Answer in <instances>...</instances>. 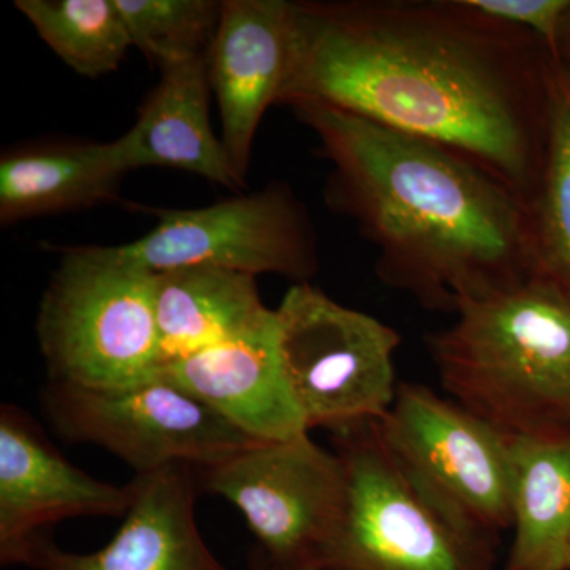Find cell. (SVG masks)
Returning a JSON list of instances; mask_svg holds the SVG:
<instances>
[{
  "label": "cell",
  "mask_w": 570,
  "mask_h": 570,
  "mask_svg": "<svg viewBox=\"0 0 570 570\" xmlns=\"http://www.w3.org/2000/svg\"><path fill=\"white\" fill-rule=\"evenodd\" d=\"M535 40L466 0L294 2L279 104L328 105L456 149L531 200L554 81Z\"/></svg>",
  "instance_id": "cell-1"
},
{
  "label": "cell",
  "mask_w": 570,
  "mask_h": 570,
  "mask_svg": "<svg viewBox=\"0 0 570 570\" xmlns=\"http://www.w3.org/2000/svg\"><path fill=\"white\" fill-rule=\"evenodd\" d=\"M333 165L328 202L379 249L377 275L452 311L535 272L530 200L456 149L328 105H291Z\"/></svg>",
  "instance_id": "cell-2"
},
{
  "label": "cell",
  "mask_w": 570,
  "mask_h": 570,
  "mask_svg": "<svg viewBox=\"0 0 570 570\" xmlns=\"http://www.w3.org/2000/svg\"><path fill=\"white\" fill-rule=\"evenodd\" d=\"M428 347L450 400L508 436L570 430V296L550 277L463 299Z\"/></svg>",
  "instance_id": "cell-3"
},
{
  "label": "cell",
  "mask_w": 570,
  "mask_h": 570,
  "mask_svg": "<svg viewBox=\"0 0 570 570\" xmlns=\"http://www.w3.org/2000/svg\"><path fill=\"white\" fill-rule=\"evenodd\" d=\"M61 253L37 317L48 381L116 389L156 377L154 272L122 246H71Z\"/></svg>",
  "instance_id": "cell-4"
},
{
  "label": "cell",
  "mask_w": 570,
  "mask_h": 570,
  "mask_svg": "<svg viewBox=\"0 0 570 570\" xmlns=\"http://www.w3.org/2000/svg\"><path fill=\"white\" fill-rule=\"evenodd\" d=\"M374 426L401 475L452 527L491 547L512 530L508 434L407 382Z\"/></svg>",
  "instance_id": "cell-5"
},
{
  "label": "cell",
  "mask_w": 570,
  "mask_h": 570,
  "mask_svg": "<svg viewBox=\"0 0 570 570\" xmlns=\"http://www.w3.org/2000/svg\"><path fill=\"white\" fill-rule=\"evenodd\" d=\"M279 351L307 431L377 422L395 403L401 337L379 318L340 305L309 283L276 307Z\"/></svg>",
  "instance_id": "cell-6"
},
{
  "label": "cell",
  "mask_w": 570,
  "mask_h": 570,
  "mask_svg": "<svg viewBox=\"0 0 570 570\" xmlns=\"http://www.w3.org/2000/svg\"><path fill=\"white\" fill-rule=\"evenodd\" d=\"M41 407L59 436L108 450L135 474L208 469L264 442L160 376L116 389L48 381Z\"/></svg>",
  "instance_id": "cell-7"
},
{
  "label": "cell",
  "mask_w": 570,
  "mask_h": 570,
  "mask_svg": "<svg viewBox=\"0 0 570 570\" xmlns=\"http://www.w3.org/2000/svg\"><path fill=\"white\" fill-rule=\"evenodd\" d=\"M348 475L346 517L321 570H498L497 547L426 504L390 460L374 422L333 431Z\"/></svg>",
  "instance_id": "cell-8"
},
{
  "label": "cell",
  "mask_w": 570,
  "mask_h": 570,
  "mask_svg": "<svg viewBox=\"0 0 570 570\" xmlns=\"http://www.w3.org/2000/svg\"><path fill=\"white\" fill-rule=\"evenodd\" d=\"M197 475L239 510L272 564L317 568L346 517V463L309 433L258 442Z\"/></svg>",
  "instance_id": "cell-9"
},
{
  "label": "cell",
  "mask_w": 570,
  "mask_h": 570,
  "mask_svg": "<svg viewBox=\"0 0 570 570\" xmlns=\"http://www.w3.org/2000/svg\"><path fill=\"white\" fill-rule=\"evenodd\" d=\"M154 228L124 253L151 269L209 265L247 275L309 283L317 272L316 235L306 209L285 184L204 208H148Z\"/></svg>",
  "instance_id": "cell-10"
},
{
  "label": "cell",
  "mask_w": 570,
  "mask_h": 570,
  "mask_svg": "<svg viewBox=\"0 0 570 570\" xmlns=\"http://www.w3.org/2000/svg\"><path fill=\"white\" fill-rule=\"evenodd\" d=\"M130 487L94 479L67 461L21 407H0V562L18 566L22 551L59 521L122 519Z\"/></svg>",
  "instance_id": "cell-11"
},
{
  "label": "cell",
  "mask_w": 570,
  "mask_h": 570,
  "mask_svg": "<svg viewBox=\"0 0 570 570\" xmlns=\"http://www.w3.org/2000/svg\"><path fill=\"white\" fill-rule=\"evenodd\" d=\"M197 469L175 464L135 474L130 508L104 549L75 553L40 534L18 566L37 570H232L214 557L198 530Z\"/></svg>",
  "instance_id": "cell-12"
},
{
  "label": "cell",
  "mask_w": 570,
  "mask_h": 570,
  "mask_svg": "<svg viewBox=\"0 0 570 570\" xmlns=\"http://www.w3.org/2000/svg\"><path fill=\"white\" fill-rule=\"evenodd\" d=\"M294 2L224 0L206 55L219 110L220 141L236 181L245 189L255 134L279 104L291 61Z\"/></svg>",
  "instance_id": "cell-13"
},
{
  "label": "cell",
  "mask_w": 570,
  "mask_h": 570,
  "mask_svg": "<svg viewBox=\"0 0 570 570\" xmlns=\"http://www.w3.org/2000/svg\"><path fill=\"white\" fill-rule=\"evenodd\" d=\"M157 376L193 393L258 441L309 433L285 376L276 309L249 332L171 363Z\"/></svg>",
  "instance_id": "cell-14"
},
{
  "label": "cell",
  "mask_w": 570,
  "mask_h": 570,
  "mask_svg": "<svg viewBox=\"0 0 570 570\" xmlns=\"http://www.w3.org/2000/svg\"><path fill=\"white\" fill-rule=\"evenodd\" d=\"M160 77L129 132L118 138L127 170L170 167L242 189L209 119L206 58L160 67Z\"/></svg>",
  "instance_id": "cell-15"
},
{
  "label": "cell",
  "mask_w": 570,
  "mask_h": 570,
  "mask_svg": "<svg viewBox=\"0 0 570 570\" xmlns=\"http://www.w3.org/2000/svg\"><path fill=\"white\" fill-rule=\"evenodd\" d=\"M118 140L41 141L0 157V223L11 225L108 204L124 176Z\"/></svg>",
  "instance_id": "cell-16"
},
{
  "label": "cell",
  "mask_w": 570,
  "mask_h": 570,
  "mask_svg": "<svg viewBox=\"0 0 570 570\" xmlns=\"http://www.w3.org/2000/svg\"><path fill=\"white\" fill-rule=\"evenodd\" d=\"M272 311L247 273L209 265L154 273L159 371L249 332Z\"/></svg>",
  "instance_id": "cell-17"
},
{
  "label": "cell",
  "mask_w": 570,
  "mask_h": 570,
  "mask_svg": "<svg viewBox=\"0 0 570 570\" xmlns=\"http://www.w3.org/2000/svg\"><path fill=\"white\" fill-rule=\"evenodd\" d=\"M512 546L505 570H568L570 430L509 436Z\"/></svg>",
  "instance_id": "cell-18"
},
{
  "label": "cell",
  "mask_w": 570,
  "mask_h": 570,
  "mask_svg": "<svg viewBox=\"0 0 570 570\" xmlns=\"http://www.w3.org/2000/svg\"><path fill=\"white\" fill-rule=\"evenodd\" d=\"M14 6L81 77L94 80L118 70L134 47L115 0H17Z\"/></svg>",
  "instance_id": "cell-19"
},
{
  "label": "cell",
  "mask_w": 570,
  "mask_h": 570,
  "mask_svg": "<svg viewBox=\"0 0 570 570\" xmlns=\"http://www.w3.org/2000/svg\"><path fill=\"white\" fill-rule=\"evenodd\" d=\"M535 272L570 296V85L554 77L546 163L530 200Z\"/></svg>",
  "instance_id": "cell-20"
},
{
  "label": "cell",
  "mask_w": 570,
  "mask_h": 570,
  "mask_svg": "<svg viewBox=\"0 0 570 570\" xmlns=\"http://www.w3.org/2000/svg\"><path fill=\"white\" fill-rule=\"evenodd\" d=\"M135 48L157 67L206 58L219 26L216 0H115Z\"/></svg>",
  "instance_id": "cell-21"
},
{
  "label": "cell",
  "mask_w": 570,
  "mask_h": 570,
  "mask_svg": "<svg viewBox=\"0 0 570 570\" xmlns=\"http://www.w3.org/2000/svg\"><path fill=\"white\" fill-rule=\"evenodd\" d=\"M466 3L485 17L531 32L554 59L560 55L570 0H466Z\"/></svg>",
  "instance_id": "cell-22"
},
{
  "label": "cell",
  "mask_w": 570,
  "mask_h": 570,
  "mask_svg": "<svg viewBox=\"0 0 570 570\" xmlns=\"http://www.w3.org/2000/svg\"><path fill=\"white\" fill-rule=\"evenodd\" d=\"M247 570H266V560L264 551H254L249 558V569Z\"/></svg>",
  "instance_id": "cell-23"
},
{
  "label": "cell",
  "mask_w": 570,
  "mask_h": 570,
  "mask_svg": "<svg viewBox=\"0 0 570 570\" xmlns=\"http://www.w3.org/2000/svg\"><path fill=\"white\" fill-rule=\"evenodd\" d=\"M265 554V553H264ZM266 560V557H265ZM266 570H321L314 566H276L266 560Z\"/></svg>",
  "instance_id": "cell-24"
},
{
  "label": "cell",
  "mask_w": 570,
  "mask_h": 570,
  "mask_svg": "<svg viewBox=\"0 0 570 570\" xmlns=\"http://www.w3.org/2000/svg\"><path fill=\"white\" fill-rule=\"evenodd\" d=\"M568 39L570 45V11L568 13V17H566L564 21V28H562V36L561 40Z\"/></svg>",
  "instance_id": "cell-25"
},
{
  "label": "cell",
  "mask_w": 570,
  "mask_h": 570,
  "mask_svg": "<svg viewBox=\"0 0 570 570\" xmlns=\"http://www.w3.org/2000/svg\"><path fill=\"white\" fill-rule=\"evenodd\" d=\"M566 568L570 570V542H569V549H568V561H566Z\"/></svg>",
  "instance_id": "cell-26"
},
{
  "label": "cell",
  "mask_w": 570,
  "mask_h": 570,
  "mask_svg": "<svg viewBox=\"0 0 570 570\" xmlns=\"http://www.w3.org/2000/svg\"><path fill=\"white\" fill-rule=\"evenodd\" d=\"M569 85H570V82H569Z\"/></svg>",
  "instance_id": "cell-27"
}]
</instances>
